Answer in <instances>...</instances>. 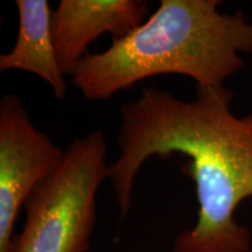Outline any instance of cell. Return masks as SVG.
I'll return each mask as SVG.
<instances>
[{
  "instance_id": "8992f818",
  "label": "cell",
  "mask_w": 252,
  "mask_h": 252,
  "mask_svg": "<svg viewBox=\"0 0 252 252\" xmlns=\"http://www.w3.org/2000/svg\"><path fill=\"white\" fill-rule=\"evenodd\" d=\"M19 32L13 48L0 54V71L21 70L36 75L52 88L58 99L68 90L60 67L52 31V14L47 0H15Z\"/></svg>"
},
{
  "instance_id": "277c9868",
  "label": "cell",
  "mask_w": 252,
  "mask_h": 252,
  "mask_svg": "<svg viewBox=\"0 0 252 252\" xmlns=\"http://www.w3.org/2000/svg\"><path fill=\"white\" fill-rule=\"evenodd\" d=\"M64 154L35 127L18 94L0 99V252H12L19 213Z\"/></svg>"
},
{
  "instance_id": "7a4b0ae2",
  "label": "cell",
  "mask_w": 252,
  "mask_h": 252,
  "mask_svg": "<svg viewBox=\"0 0 252 252\" xmlns=\"http://www.w3.org/2000/svg\"><path fill=\"white\" fill-rule=\"evenodd\" d=\"M220 0H161L132 33L104 52L88 54L70 75L89 100H106L162 74L190 77L198 88L224 86L252 53V21L222 13Z\"/></svg>"
},
{
  "instance_id": "3957f363",
  "label": "cell",
  "mask_w": 252,
  "mask_h": 252,
  "mask_svg": "<svg viewBox=\"0 0 252 252\" xmlns=\"http://www.w3.org/2000/svg\"><path fill=\"white\" fill-rule=\"evenodd\" d=\"M108 144L97 130L68 145L63 161L34 189L12 252H88L96 223V196L110 178Z\"/></svg>"
},
{
  "instance_id": "6da1fadb",
  "label": "cell",
  "mask_w": 252,
  "mask_h": 252,
  "mask_svg": "<svg viewBox=\"0 0 252 252\" xmlns=\"http://www.w3.org/2000/svg\"><path fill=\"white\" fill-rule=\"evenodd\" d=\"M225 86L198 88L182 100L159 87H144L134 102L121 106V156L110 165L121 217L127 215L140 167L151 157H189L181 167L195 182L198 202L193 228L176 236L173 252H249L250 231L235 213L252 196V112H232Z\"/></svg>"
},
{
  "instance_id": "5b68a950",
  "label": "cell",
  "mask_w": 252,
  "mask_h": 252,
  "mask_svg": "<svg viewBox=\"0 0 252 252\" xmlns=\"http://www.w3.org/2000/svg\"><path fill=\"white\" fill-rule=\"evenodd\" d=\"M150 17L144 0H61L52 14L56 56L65 76H70L88 46L103 34L118 40L132 33Z\"/></svg>"
}]
</instances>
